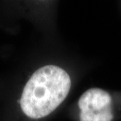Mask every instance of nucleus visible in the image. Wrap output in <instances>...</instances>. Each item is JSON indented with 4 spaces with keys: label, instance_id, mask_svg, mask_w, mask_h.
I'll use <instances>...</instances> for the list:
<instances>
[{
    "label": "nucleus",
    "instance_id": "2",
    "mask_svg": "<svg viewBox=\"0 0 121 121\" xmlns=\"http://www.w3.org/2000/svg\"><path fill=\"white\" fill-rule=\"evenodd\" d=\"M80 121H112V98L107 91L99 88L89 89L78 102Z\"/></svg>",
    "mask_w": 121,
    "mask_h": 121
},
{
    "label": "nucleus",
    "instance_id": "1",
    "mask_svg": "<svg viewBox=\"0 0 121 121\" xmlns=\"http://www.w3.org/2000/svg\"><path fill=\"white\" fill-rule=\"evenodd\" d=\"M71 79L56 65H46L34 72L24 87L21 107L31 119H40L50 114L62 103L69 93Z\"/></svg>",
    "mask_w": 121,
    "mask_h": 121
}]
</instances>
